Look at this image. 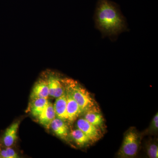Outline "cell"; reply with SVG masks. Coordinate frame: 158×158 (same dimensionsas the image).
Masks as SVG:
<instances>
[{"mask_svg":"<svg viewBox=\"0 0 158 158\" xmlns=\"http://www.w3.org/2000/svg\"><path fill=\"white\" fill-rule=\"evenodd\" d=\"M94 19L97 28L104 36H117L127 29L125 20L117 5L109 0H98Z\"/></svg>","mask_w":158,"mask_h":158,"instance_id":"1","label":"cell"},{"mask_svg":"<svg viewBox=\"0 0 158 158\" xmlns=\"http://www.w3.org/2000/svg\"><path fill=\"white\" fill-rule=\"evenodd\" d=\"M65 90L69 91L83 112L98 111L95 100L90 92L80 84L73 79H62Z\"/></svg>","mask_w":158,"mask_h":158,"instance_id":"2","label":"cell"},{"mask_svg":"<svg viewBox=\"0 0 158 158\" xmlns=\"http://www.w3.org/2000/svg\"><path fill=\"white\" fill-rule=\"evenodd\" d=\"M142 134L135 127L129 128L125 133L121 147L117 153L120 158H132L138 155L141 146Z\"/></svg>","mask_w":158,"mask_h":158,"instance_id":"3","label":"cell"},{"mask_svg":"<svg viewBox=\"0 0 158 158\" xmlns=\"http://www.w3.org/2000/svg\"><path fill=\"white\" fill-rule=\"evenodd\" d=\"M77 128L85 133L91 142H95L102 136L101 128L97 127L88 122L85 118H79L77 123Z\"/></svg>","mask_w":158,"mask_h":158,"instance_id":"4","label":"cell"},{"mask_svg":"<svg viewBox=\"0 0 158 158\" xmlns=\"http://www.w3.org/2000/svg\"><path fill=\"white\" fill-rule=\"evenodd\" d=\"M47 81L49 96L57 98L65 93V88L62 83V79H59L55 76L51 75Z\"/></svg>","mask_w":158,"mask_h":158,"instance_id":"5","label":"cell"},{"mask_svg":"<svg viewBox=\"0 0 158 158\" xmlns=\"http://www.w3.org/2000/svg\"><path fill=\"white\" fill-rule=\"evenodd\" d=\"M65 92L67 101V120L69 122L72 123L78 117L82 112L77 103L69 91L65 89Z\"/></svg>","mask_w":158,"mask_h":158,"instance_id":"6","label":"cell"},{"mask_svg":"<svg viewBox=\"0 0 158 158\" xmlns=\"http://www.w3.org/2000/svg\"><path fill=\"white\" fill-rule=\"evenodd\" d=\"M50 128L55 135L62 140L67 141L69 131L68 126L65 121L56 117L51 123Z\"/></svg>","mask_w":158,"mask_h":158,"instance_id":"7","label":"cell"},{"mask_svg":"<svg viewBox=\"0 0 158 158\" xmlns=\"http://www.w3.org/2000/svg\"><path fill=\"white\" fill-rule=\"evenodd\" d=\"M56 117L53 105L49 102L48 104L37 118L40 124L49 129L50 128L51 123Z\"/></svg>","mask_w":158,"mask_h":158,"instance_id":"8","label":"cell"},{"mask_svg":"<svg viewBox=\"0 0 158 158\" xmlns=\"http://www.w3.org/2000/svg\"><path fill=\"white\" fill-rule=\"evenodd\" d=\"M19 125V121L15 122L6 129L2 138L3 144L6 147H11L17 140Z\"/></svg>","mask_w":158,"mask_h":158,"instance_id":"9","label":"cell"},{"mask_svg":"<svg viewBox=\"0 0 158 158\" xmlns=\"http://www.w3.org/2000/svg\"><path fill=\"white\" fill-rule=\"evenodd\" d=\"M53 106L56 117L65 121L68 120L65 92L61 96L56 98Z\"/></svg>","mask_w":158,"mask_h":158,"instance_id":"10","label":"cell"},{"mask_svg":"<svg viewBox=\"0 0 158 158\" xmlns=\"http://www.w3.org/2000/svg\"><path fill=\"white\" fill-rule=\"evenodd\" d=\"M49 90L47 80H40L34 85L31 94L33 100L37 98H48Z\"/></svg>","mask_w":158,"mask_h":158,"instance_id":"11","label":"cell"},{"mask_svg":"<svg viewBox=\"0 0 158 158\" xmlns=\"http://www.w3.org/2000/svg\"><path fill=\"white\" fill-rule=\"evenodd\" d=\"M31 114L34 117H38L48 103V98H37L32 100Z\"/></svg>","mask_w":158,"mask_h":158,"instance_id":"12","label":"cell"},{"mask_svg":"<svg viewBox=\"0 0 158 158\" xmlns=\"http://www.w3.org/2000/svg\"><path fill=\"white\" fill-rule=\"evenodd\" d=\"M84 118L93 125L101 128L103 125L104 118L99 111H90L85 113Z\"/></svg>","mask_w":158,"mask_h":158,"instance_id":"13","label":"cell"},{"mask_svg":"<svg viewBox=\"0 0 158 158\" xmlns=\"http://www.w3.org/2000/svg\"><path fill=\"white\" fill-rule=\"evenodd\" d=\"M70 135L75 142L79 146L84 147L91 143V141L88 136L79 129L73 130L70 133Z\"/></svg>","mask_w":158,"mask_h":158,"instance_id":"14","label":"cell"},{"mask_svg":"<svg viewBox=\"0 0 158 158\" xmlns=\"http://www.w3.org/2000/svg\"><path fill=\"white\" fill-rule=\"evenodd\" d=\"M145 150L147 156L150 158H158V145L156 140L150 139L145 144Z\"/></svg>","mask_w":158,"mask_h":158,"instance_id":"15","label":"cell"},{"mask_svg":"<svg viewBox=\"0 0 158 158\" xmlns=\"http://www.w3.org/2000/svg\"><path fill=\"white\" fill-rule=\"evenodd\" d=\"M158 132V112L152 118L147 129L141 133L142 135H156Z\"/></svg>","mask_w":158,"mask_h":158,"instance_id":"16","label":"cell"},{"mask_svg":"<svg viewBox=\"0 0 158 158\" xmlns=\"http://www.w3.org/2000/svg\"><path fill=\"white\" fill-rule=\"evenodd\" d=\"M6 150L9 158H18L19 157L17 153L15 151L14 149L11 148V147H6Z\"/></svg>","mask_w":158,"mask_h":158,"instance_id":"17","label":"cell"}]
</instances>
